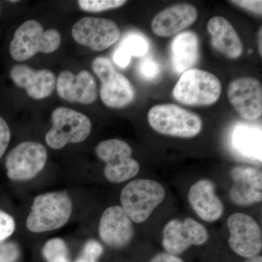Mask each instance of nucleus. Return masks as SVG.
<instances>
[{
    "label": "nucleus",
    "mask_w": 262,
    "mask_h": 262,
    "mask_svg": "<svg viewBox=\"0 0 262 262\" xmlns=\"http://www.w3.org/2000/svg\"><path fill=\"white\" fill-rule=\"evenodd\" d=\"M61 43V35L56 29L44 28L37 20L24 22L15 31L10 45V53L16 61L30 59L38 53H53Z\"/></svg>",
    "instance_id": "obj_1"
},
{
    "label": "nucleus",
    "mask_w": 262,
    "mask_h": 262,
    "mask_svg": "<svg viewBox=\"0 0 262 262\" xmlns=\"http://www.w3.org/2000/svg\"><path fill=\"white\" fill-rule=\"evenodd\" d=\"M222 89V83L216 76L193 68L181 76L173 88V96L187 106H210L220 99Z\"/></svg>",
    "instance_id": "obj_2"
},
{
    "label": "nucleus",
    "mask_w": 262,
    "mask_h": 262,
    "mask_svg": "<svg viewBox=\"0 0 262 262\" xmlns=\"http://www.w3.org/2000/svg\"><path fill=\"white\" fill-rule=\"evenodd\" d=\"M72 213V201L66 193L39 194L33 202L27 227L35 233L55 230L67 223Z\"/></svg>",
    "instance_id": "obj_3"
},
{
    "label": "nucleus",
    "mask_w": 262,
    "mask_h": 262,
    "mask_svg": "<svg viewBox=\"0 0 262 262\" xmlns=\"http://www.w3.org/2000/svg\"><path fill=\"white\" fill-rule=\"evenodd\" d=\"M147 117L150 126L163 135L189 139L203 129V122L196 114L173 103L152 106Z\"/></svg>",
    "instance_id": "obj_4"
},
{
    "label": "nucleus",
    "mask_w": 262,
    "mask_h": 262,
    "mask_svg": "<svg viewBox=\"0 0 262 262\" xmlns=\"http://www.w3.org/2000/svg\"><path fill=\"white\" fill-rule=\"evenodd\" d=\"M166 195L165 188L151 179H136L123 188L122 208L132 222L140 224L149 219Z\"/></svg>",
    "instance_id": "obj_5"
},
{
    "label": "nucleus",
    "mask_w": 262,
    "mask_h": 262,
    "mask_svg": "<svg viewBox=\"0 0 262 262\" xmlns=\"http://www.w3.org/2000/svg\"><path fill=\"white\" fill-rule=\"evenodd\" d=\"M53 127L46 136L50 147L60 149L68 144L82 142L92 129L89 117L67 107H58L52 114Z\"/></svg>",
    "instance_id": "obj_6"
},
{
    "label": "nucleus",
    "mask_w": 262,
    "mask_h": 262,
    "mask_svg": "<svg viewBox=\"0 0 262 262\" xmlns=\"http://www.w3.org/2000/svg\"><path fill=\"white\" fill-rule=\"evenodd\" d=\"M94 73L101 82L100 96L108 107L122 108L135 98V90L126 77L115 70L105 57H97L92 63Z\"/></svg>",
    "instance_id": "obj_7"
},
{
    "label": "nucleus",
    "mask_w": 262,
    "mask_h": 262,
    "mask_svg": "<svg viewBox=\"0 0 262 262\" xmlns=\"http://www.w3.org/2000/svg\"><path fill=\"white\" fill-rule=\"evenodd\" d=\"M95 151L98 158L106 163L104 176L110 182H126L140 170L139 163L132 158V149L125 141L117 139L101 141Z\"/></svg>",
    "instance_id": "obj_8"
},
{
    "label": "nucleus",
    "mask_w": 262,
    "mask_h": 262,
    "mask_svg": "<svg viewBox=\"0 0 262 262\" xmlns=\"http://www.w3.org/2000/svg\"><path fill=\"white\" fill-rule=\"evenodd\" d=\"M47 159V150L42 144L34 141L21 143L7 156V175L16 182L30 180L42 171Z\"/></svg>",
    "instance_id": "obj_9"
},
{
    "label": "nucleus",
    "mask_w": 262,
    "mask_h": 262,
    "mask_svg": "<svg viewBox=\"0 0 262 262\" xmlns=\"http://www.w3.org/2000/svg\"><path fill=\"white\" fill-rule=\"evenodd\" d=\"M72 34L80 46L102 51L117 42L120 30L117 24L110 19L84 17L73 26Z\"/></svg>",
    "instance_id": "obj_10"
},
{
    "label": "nucleus",
    "mask_w": 262,
    "mask_h": 262,
    "mask_svg": "<svg viewBox=\"0 0 262 262\" xmlns=\"http://www.w3.org/2000/svg\"><path fill=\"white\" fill-rule=\"evenodd\" d=\"M229 246L236 254L248 258L258 256L262 249L261 228L251 215L243 213L231 215L227 220Z\"/></svg>",
    "instance_id": "obj_11"
},
{
    "label": "nucleus",
    "mask_w": 262,
    "mask_h": 262,
    "mask_svg": "<svg viewBox=\"0 0 262 262\" xmlns=\"http://www.w3.org/2000/svg\"><path fill=\"white\" fill-rule=\"evenodd\" d=\"M208 239V232L202 224L187 218L170 221L163 229V246L165 251L178 255L192 246H202Z\"/></svg>",
    "instance_id": "obj_12"
},
{
    "label": "nucleus",
    "mask_w": 262,
    "mask_h": 262,
    "mask_svg": "<svg viewBox=\"0 0 262 262\" xmlns=\"http://www.w3.org/2000/svg\"><path fill=\"white\" fill-rule=\"evenodd\" d=\"M229 103L245 120H256L262 115V86L257 79L241 77L229 83Z\"/></svg>",
    "instance_id": "obj_13"
},
{
    "label": "nucleus",
    "mask_w": 262,
    "mask_h": 262,
    "mask_svg": "<svg viewBox=\"0 0 262 262\" xmlns=\"http://www.w3.org/2000/svg\"><path fill=\"white\" fill-rule=\"evenodd\" d=\"M58 96L70 103L89 105L98 97L97 84L89 71L83 70L75 75L70 71H63L56 81Z\"/></svg>",
    "instance_id": "obj_14"
},
{
    "label": "nucleus",
    "mask_w": 262,
    "mask_h": 262,
    "mask_svg": "<svg viewBox=\"0 0 262 262\" xmlns=\"http://www.w3.org/2000/svg\"><path fill=\"white\" fill-rule=\"evenodd\" d=\"M101 239L110 247L120 248L130 244L134 235L132 221L121 206L105 210L98 229Z\"/></svg>",
    "instance_id": "obj_15"
},
{
    "label": "nucleus",
    "mask_w": 262,
    "mask_h": 262,
    "mask_svg": "<svg viewBox=\"0 0 262 262\" xmlns=\"http://www.w3.org/2000/svg\"><path fill=\"white\" fill-rule=\"evenodd\" d=\"M233 185L229 198L234 204L248 206L262 200V174L258 169L246 165L235 166L231 170Z\"/></svg>",
    "instance_id": "obj_16"
},
{
    "label": "nucleus",
    "mask_w": 262,
    "mask_h": 262,
    "mask_svg": "<svg viewBox=\"0 0 262 262\" xmlns=\"http://www.w3.org/2000/svg\"><path fill=\"white\" fill-rule=\"evenodd\" d=\"M10 76L15 85L25 89L33 99L49 97L56 85V76L51 71L35 70L27 65H15L10 70Z\"/></svg>",
    "instance_id": "obj_17"
},
{
    "label": "nucleus",
    "mask_w": 262,
    "mask_h": 262,
    "mask_svg": "<svg viewBox=\"0 0 262 262\" xmlns=\"http://www.w3.org/2000/svg\"><path fill=\"white\" fill-rule=\"evenodd\" d=\"M198 13L195 7L179 3L158 13L151 21V30L160 37H170L179 34L196 21Z\"/></svg>",
    "instance_id": "obj_18"
},
{
    "label": "nucleus",
    "mask_w": 262,
    "mask_h": 262,
    "mask_svg": "<svg viewBox=\"0 0 262 262\" xmlns=\"http://www.w3.org/2000/svg\"><path fill=\"white\" fill-rule=\"evenodd\" d=\"M189 204L196 214L205 222L220 220L225 211V206L215 194L214 183L201 179L190 187L188 194Z\"/></svg>",
    "instance_id": "obj_19"
},
{
    "label": "nucleus",
    "mask_w": 262,
    "mask_h": 262,
    "mask_svg": "<svg viewBox=\"0 0 262 262\" xmlns=\"http://www.w3.org/2000/svg\"><path fill=\"white\" fill-rule=\"evenodd\" d=\"M207 29L215 50L231 59H237L242 56V41L227 19L222 16L213 17L208 20Z\"/></svg>",
    "instance_id": "obj_20"
},
{
    "label": "nucleus",
    "mask_w": 262,
    "mask_h": 262,
    "mask_svg": "<svg viewBox=\"0 0 262 262\" xmlns=\"http://www.w3.org/2000/svg\"><path fill=\"white\" fill-rule=\"evenodd\" d=\"M172 65L177 74L193 69L200 56V41L192 31L179 33L171 46Z\"/></svg>",
    "instance_id": "obj_21"
},
{
    "label": "nucleus",
    "mask_w": 262,
    "mask_h": 262,
    "mask_svg": "<svg viewBox=\"0 0 262 262\" xmlns=\"http://www.w3.org/2000/svg\"><path fill=\"white\" fill-rule=\"evenodd\" d=\"M235 146L247 156L259 159L261 155V137L258 131L247 127H239L234 134Z\"/></svg>",
    "instance_id": "obj_22"
},
{
    "label": "nucleus",
    "mask_w": 262,
    "mask_h": 262,
    "mask_svg": "<svg viewBox=\"0 0 262 262\" xmlns=\"http://www.w3.org/2000/svg\"><path fill=\"white\" fill-rule=\"evenodd\" d=\"M42 253L48 262H70L68 248L63 239H50L45 245Z\"/></svg>",
    "instance_id": "obj_23"
},
{
    "label": "nucleus",
    "mask_w": 262,
    "mask_h": 262,
    "mask_svg": "<svg viewBox=\"0 0 262 262\" xmlns=\"http://www.w3.org/2000/svg\"><path fill=\"white\" fill-rule=\"evenodd\" d=\"M124 0H79L77 2L81 10L90 13H99L106 10L116 9L125 4Z\"/></svg>",
    "instance_id": "obj_24"
},
{
    "label": "nucleus",
    "mask_w": 262,
    "mask_h": 262,
    "mask_svg": "<svg viewBox=\"0 0 262 262\" xmlns=\"http://www.w3.org/2000/svg\"><path fill=\"white\" fill-rule=\"evenodd\" d=\"M120 48L126 52L130 57L142 56L147 53L149 46L144 38L133 34L124 39Z\"/></svg>",
    "instance_id": "obj_25"
},
{
    "label": "nucleus",
    "mask_w": 262,
    "mask_h": 262,
    "mask_svg": "<svg viewBox=\"0 0 262 262\" xmlns=\"http://www.w3.org/2000/svg\"><path fill=\"white\" fill-rule=\"evenodd\" d=\"M103 251V246L98 241L91 239L84 245L80 256L75 262H98Z\"/></svg>",
    "instance_id": "obj_26"
},
{
    "label": "nucleus",
    "mask_w": 262,
    "mask_h": 262,
    "mask_svg": "<svg viewBox=\"0 0 262 262\" xmlns=\"http://www.w3.org/2000/svg\"><path fill=\"white\" fill-rule=\"evenodd\" d=\"M15 228L14 219L0 210V242L9 237L14 232Z\"/></svg>",
    "instance_id": "obj_27"
},
{
    "label": "nucleus",
    "mask_w": 262,
    "mask_h": 262,
    "mask_svg": "<svg viewBox=\"0 0 262 262\" xmlns=\"http://www.w3.org/2000/svg\"><path fill=\"white\" fill-rule=\"evenodd\" d=\"M19 256V249L13 243L0 244V262H15Z\"/></svg>",
    "instance_id": "obj_28"
},
{
    "label": "nucleus",
    "mask_w": 262,
    "mask_h": 262,
    "mask_svg": "<svg viewBox=\"0 0 262 262\" xmlns=\"http://www.w3.org/2000/svg\"><path fill=\"white\" fill-rule=\"evenodd\" d=\"M10 130L4 119L0 116V158L5 154L10 141Z\"/></svg>",
    "instance_id": "obj_29"
},
{
    "label": "nucleus",
    "mask_w": 262,
    "mask_h": 262,
    "mask_svg": "<svg viewBox=\"0 0 262 262\" xmlns=\"http://www.w3.org/2000/svg\"><path fill=\"white\" fill-rule=\"evenodd\" d=\"M232 4L239 7L261 16L262 14V2L253 1V0H235V1H230Z\"/></svg>",
    "instance_id": "obj_30"
},
{
    "label": "nucleus",
    "mask_w": 262,
    "mask_h": 262,
    "mask_svg": "<svg viewBox=\"0 0 262 262\" xmlns=\"http://www.w3.org/2000/svg\"><path fill=\"white\" fill-rule=\"evenodd\" d=\"M141 72L146 78H154L159 72V67L153 60L146 59L141 63Z\"/></svg>",
    "instance_id": "obj_31"
},
{
    "label": "nucleus",
    "mask_w": 262,
    "mask_h": 262,
    "mask_svg": "<svg viewBox=\"0 0 262 262\" xmlns=\"http://www.w3.org/2000/svg\"><path fill=\"white\" fill-rule=\"evenodd\" d=\"M130 59L131 57L121 48H119L114 55V61L121 68L127 67L130 63Z\"/></svg>",
    "instance_id": "obj_32"
},
{
    "label": "nucleus",
    "mask_w": 262,
    "mask_h": 262,
    "mask_svg": "<svg viewBox=\"0 0 262 262\" xmlns=\"http://www.w3.org/2000/svg\"><path fill=\"white\" fill-rule=\"evenodd\" d=\"M149 262H184L182 258L179 257L177 255L171 253L162 252L155 255L154 257L151 258Z\"/></svg>",
    "instance_id": "obj_33"
},
{
    "label": "nucleus",
    "mask_w": 262,
    "mask_h": 262,
    "mask_svg": "<svg viewBox=\"0 0 262 262\" xmlns=\"http://www.w3.org/2000/svg\"><path fill=\"white\" fill-rule=\"evenodd\" d=\"M262 28H260V30L258 31V53H259L260 56H262Z\"/></svg>",
    "instance_id": "obj_34"
},
{
    "label": "nucleus",
    "mask_w": 262,
    "mask_h": 262,
    "mask_svg": "<svg viewBox=\"0 0 262 262\" xmlns=\"http://www.w3.org/2000/svg\"><path fill=\"white\" fill-rule=\"evenodd\" d=\"M244 262H262L261 256H256L253 257L246 258Z\"/></svg>",
    "instance_id": "obj_35"
},
{
    "label": "nucleus",
    "mask_w": 262,
    "mask_h": 262,
    "mask_svg": "<svg viewBox=\"0 0 262 262\" xmlns=\"http://www.w3.org/2000/svg\"><path fill=\"white\" fill-rule=\"evenodd\" d=\"M10 3H18V1H9Z\"/></svg>",
    "instance_id": "obj_36"
},
{
    "label": "nucleus",
    "mask_w": 262,
    "mask_h": 262,
    "mask_svg": "<svg viewBox=\"0 0 262 262\" xmlns=\"http://www.w3.org/2000/svg\"><path fill=\"white\" fill-rule=\"evenodd\" d=\"M0 11H1V8H0Z\"/></svg>",
    "instance_id": "obj_37"
}]
</instances>
